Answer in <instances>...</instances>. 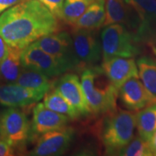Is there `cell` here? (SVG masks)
I'll return each mask as SVG.
<instances>
[{"instance_id":"6da1fadb","label":"cell","mask_w":156,"mask_h":156,"mask_svg":"<svg viewBox=\"0 0 156 156\" xmlns=\"http://www.w3.org/2000/svg\"><path fill=\"white\" fill-rule=\"evenodd\" d=\"M58 29L57 18L38 0H23L0 15V36L21 50Z\"/></svg>"},{"instance_id":"7a4b0ae2","label":"cell","mask_w":156,"mask_h":156,"mask_svg":"<svg viewBox=\"0 0 156 156\" xmlns=\"http://www.w3.org/2000/svg\"><path fill=\"white\" fill-rule=\"evenodd\" d=\"M81 83L91 113L106 114L116 109L119 89L101 67L95 65L85 68L81 75Z\"/></svg>"},{"instance_id":"3957f363","label":"cell","mask_w":156,"mask_h":156,"mask_svg":"<svg viewBox=\"0 0 156 156\" xmlns=\"http://www.w3.org/2000/svg\"><path fill=\"white\" fill-rule=\"evenodd\" d=\"M136 114L126 110L110 112L101 126L100 137L107 153L118 155L134 137Z\"/></svg>"},{"instance_id":"277c9868","label":"cell","mask_w":156,"mask_h":156,"mask_svg":"<svg viewBox=\"0 0 156 156\" xmlns=\"http://www.w3.org/2000/svg\"><path fill=\"white\" fill-rule=\"evenodd\" d=\"M101 41L103 61L112 57L132 58L140 53V42L135 35L119 23L105 26Z\"/></svg>"},{"instance_id":"5b68a950","label":"cell","mask_w":156,"mask_h":156,"mask_svg":"<svg viewBox=\"0 0 156 156\" xmlns=\"http://www.w3.org/2000/svg\"><path fill=\"white\" fill-rule=\"evenodd\" d=\"M34 44L62 62L69 71L82 68L75 54L73 38L69 33L57 31L41 37Z\"/></svg>"},{"instance_id":"8992f818","label":"cell","mask_w":156,"mask_h":156,"mask_svg":"<svg viewBox=\"0 0 156 156\" xmlns=\"http://www.w3.org/2000/svg\"><path fill=\"white\" fill-rule=\"evenodd\" d=\"M5 140L17 150L23 149L31 136V128L26 114L17 107H9L0 114Z\"/></svg>"},{"instance_id":"52a82bcc","label":"cell","mask_w":156,"mask_h":156,"mask_svg":"<svg viewBox=\"0 0 156 156\" xmlns=\"http://www.w3.org/2000/svg\"><path fill=\"white\" fill-rule=\"evenodd\" d=\"M71 36L75 54L81 67H93L100 62L102 58V46L96 30L74 28Z\"/></svg>"},{"instance_id":"ba28073f","label":"cell","mask_w":156,"mask_h":156,"mask_svg":"<svg viewBox=\"0 0 156 156\" xmlns=\"http://www.w3.org/2000/svg\"><path fill=\"white\" fill-rule=\"evenodd\" d=\"M23 67L41 73L49 77H57L69 71L64 64L39 48L34 43L21 51Z\"/></svg>"},{"instance_id":"9c48e42d","label":"cell","mask_w":156,"mask_h":156,"mask_svg":"<svg viewBox=\"0 0 156 156\" xmlns=\"http://www.w3.org/2000/svg\"><path fill=\"white\" fill-rule=\"evenodd\" d=\"M139 18L135 36L140 43L156 44V0H125Z\"/></svg>"},{"instance_id":"30bf717a","label":"cell","mask_w":156,"mask_h":156,"mask_svg":"<svg viewBox=\"0 0 156 156\" xmlns=\"http://www.w3.org/2000/svg\"><path fill=\"white\" fill-rule=\"evenodd\" d=\"M75 131L64 126L41 135L36 146L29 153L33 156H56L65 153L73 142Z\"/></svg>"},{"instance_id":"8fae6325","label":"cell","mask_w":156,"mask_h":156,"mask_svg":"<svg viewBox=\"0 0 156 156\" xmlns=\"http://www.w3.org/2000/svg\"><path fill=\"white\" fill-rule=\"evenodd\" d=\"M54 89L63 96L75 108L81 116L90 114L80 78L73 73L62 76L54 84Z\"/></svg>"},{"instance_id":"7c38bea8","label":"cell","mask_w":156,"mask_h":156,"mask_svg":"<svg viewBox=\"0 0 156 156\" xmlns=\"http://www.w3.org/2000/svg\"><path fill=\"white\" fill-rule=\"evenodd\" d=\"M122 104L130 111H140L156 103V97L151 94L139 77H132L119 89Z\"/></svg>"},{"instance_id":"4fadbf2b","label":"cell","mask_w":156,"mask_h":156,"mask_svg":"<svg viewBox=\"0 0 156 156\" xmlns=\"http://www.w3.org/2000/svg\"><path fill=\"white\" fill-rule=\"evenodd\" d=\"M44 94L31 90L16 83H0V106L24 107L41 101Z\"/></svg>"},{"instance_id":"5bb4252c","label":"cell","mask_w":156,"mask_h":156,"mask_svg":"<svg viewBox=\"0 0 156 156\" xmlns=\"http://www.w3.org/2000/svg\"><path fill=\"white\" fill-rule=\"evenodd\" d=\"M101 67L118 89L130 78L139 77L137 65L133 58L112 57L103 60Z\"/></svg>"},{"instance_id":"9a60e30c","label":"cell","mask_w":156,"mask_h":156,"mask_svg":"<svg viewBox=\"0 0 156 156\" xmlns=\"http://www.w3.org/2000/svg\"><path fill=\"white\" fill-rule=\"evenodd\" d=\"M69 117L47 108L44 103H38L34 108L31 134L41 135L46 132L67 126Z\"/></svg>"},{"instance_id":"2e32d148","label":"cell","mask_w":156,"mask_h":156,"mask_svg":"<svg viewBox=\"0 0 156 156\" xmlns=\"http://www.w3.org/2000/svg\"><path fill=\"white\" fill-rule=\"evenodd\" d=\"M106 19L103 27L119 23L135 35L139 27V18L133 8L125 0H105Z\"/></svg>"},{"instance_id":"e0dca14e","label":"cell","mask_w":156,"mask_h":156,"mask_svg":"<svg viewBox=\"0 0 156 156\" xmlns=\"http://www.w3.org/2000/svg\"><path fill=\"white\" fill-rule=\"evenodd\" d=\"M106 19L105 0H95L73 25L75 29L98 30Z\"/></svg>"},{"instance_id":"ac0fdd59","label":"cell","mask_w":156,"mask_h":156,"mask_svg":"<svg viewBox=\"0 0 156 156\" xmlns=\"http://www.w3.org/2000/svg\"><path fill=\"white\" fill-rule=\"evenodd\" d=\"M21 51V49L9 46L8 53L0 62V83H15L17 81L23 68Z\"/></svg>"},{"instance_id":"d6986e66","label":"cell","mask_w":156,"mask_h":156,"mask_svg":"<svg viewBox=\"0 0 156 156\" xmlns=\"http://www.w3.org/2000/svg\"><path fill=\"white\" fill-rule=\"evenodd\" d=\"M15 83L31 90L46 95L51 88L52 83L50 77L44 74L23 67L17 81Z\"/></svg>"},{"instance_id":"ffe728a7","label":"cell","mask_w":156,"mask_h":156,"mask_svg":"<svg viewBox=\"0 0 156 156\" xmlns=\"http://www.w3.org/2000/svg\"><path fill=\"white\" fill-rule=\"evenodd\" d=\"M136 127L140 137L149 142L156 131V103L145 107L136 114Z\"/></svg>"},{"instance_id":"44dd1931","label":"cell","mask_w":156,"mask_h":156,"mask_svg":"<svg viewBox=\"0 0 156 156\" xmlns=\"http://www.w3.org/2000/svg\"><path fill=\"white\" fill-rule=\"evenodd\" d=\"M136 65L140 80L151 94L156 97V60L148 56H141Z\"/></svg>"},{"instance_id":"7402d4cb","label":"cell","mask_w":156,"mask_h":156,"mask_svg":"<svg viewBox=\"0 0 156 156\" xmlns=\"http://www.w3.org/2000/svg\"><path fill=\"white\" fill-rule=\"evenodd\" d=\"M44 104L47 108L58 114L65 115L72 119L81 116L74 107L55 89L44 95Z\"/></svg>"},{"instance_id":"603a6c76","label":"cell","mask_w":156,"mask_h":156,"mask_svg":"<svg viewBox=\"0 0 156 156\" xmlns=\"http://www.w3.org/2000/svg\"><path fill=\"white\" fill-rule=\"evenodd\" d=\"M95 0H64L62 20L74 25Z\"/></svg>"},{"instance_id":"cb8c5ba5","label":"cell","mask_w":156,"mask_h":156,"mask_svg":"<svg viewBox=\"0 0 156 156\" xmlns=\"http://www.w3.org/2000/svg\"><path fill=\"white\" fill-rule=\"evenodd\" d=\"M117 155L122 156H153L149 142L142 139L140 136L132 140L121 150Z\"/></svg>"},{"instance_id":"d4e9b609","label":"cell","mask_w":156,"mask_h":156,"mask_svg":"<svg viewBox=\"0 0 156 156\" xmlns=\"http://www.w3.org/2000/svg\"><path fill=\"white\" fill-rule=\"evenodd\" d=\"M55 15L57 19L62 20V9L64 0H38Z\"/></svg>"},{"instance_id":"484cf974","label":"cell","mask_w":156,"mask_h":156,"mask_svg":"<svg viewBox=\"0 0 156 156\" xmlns=\"http://www.w3.org/2000/svg\"><path fill=\"white\" fill-rule=\"evenodd\" d=\"M16 148L7 140H0V156H12L16 155Z\"/></svg>"},{"instance_id":"4316f807","label":"cell","mask_w":156,"mask_h":156,"mask_svg":"<svg viewBox=\"0 0 156 156\" xmlns=\"http://www.w3.org/2000/svg\"><path fill=\"white\" fill-rule=\"evenodd\" d=\"M23 0H0V15L4 12L20 2Z\"/></svg>"},{"instance_id":"83f0119b","label":"cell","mask_w":156,"mask_h":156,"mask_svg":"<svg viewBox=\"0 0 156 156\" xmlns=\"http://www.w3.org/2000/svg\"><path fill=\"white\" fill-rule=\"evenodd\" d=\"M8 45L2 37L0 36V62L2 61L8 53Z\"/></svg>"},{"instance_id":"f1b7e54d","label":"cell","mask_w":156,"mask_h":156,"mask_svg":"<svg viewBox=\"0 0 156 156\" xmlns=\"http://www.w3.org/2000/svg\"><path fill=\"white\" fill-rule=\"evenodd\" d=\"M149 144L153 155H156V131L154 132L153 136L150 140Z\"/></svg>"},{"instance_id":"f546056e","label":"cell","mask_w":156,"mask_h":156,"mask_svg":"<svg viewBox=\"0 0 156 156\" xmlns=\"http://www.w3.org/2000/svg\"><path fill=\"white\" fill-rule=\"evenodd\" d=\"M4 139H5V134H4L2 126V124H1V121H0V140H4Z\"/></svg>"},{"instance_id":"4dcf8cb0","label":"cell","mask_w":156,"mask_h":156,"mask_svg":"<svg viewBox=\"0 0 156 156\" xmlns=\"http://www.w3.org/2000/svg\"><path fill=\"white\" fill-rule=\"evenodd\" d=\"M151 46L152 48V50H153V51L154 55H155V58H156V47H155V45H151Z\"/></svg>"}]
</instances>
